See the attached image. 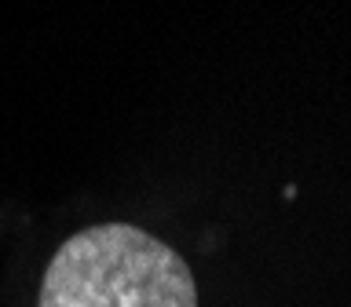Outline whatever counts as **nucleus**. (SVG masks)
Wrapping results in <instances>:
<instances>
[{
	"instance_id": "nucleus-1",
	"label": "nucleus",
	"mask_w": 351,
	"mask_h": 307,
	"mask_svg": "<svg viewBox=\"0 0 351 307\" xmlns=\"http://www.w3.org/2000/svg\"><path fill=\"white\" fill-rule=\"evenodd\" d=\"M37 307H197L186 260L136 223H95L55 249Z\"/></svg>"
}]
</instances>
